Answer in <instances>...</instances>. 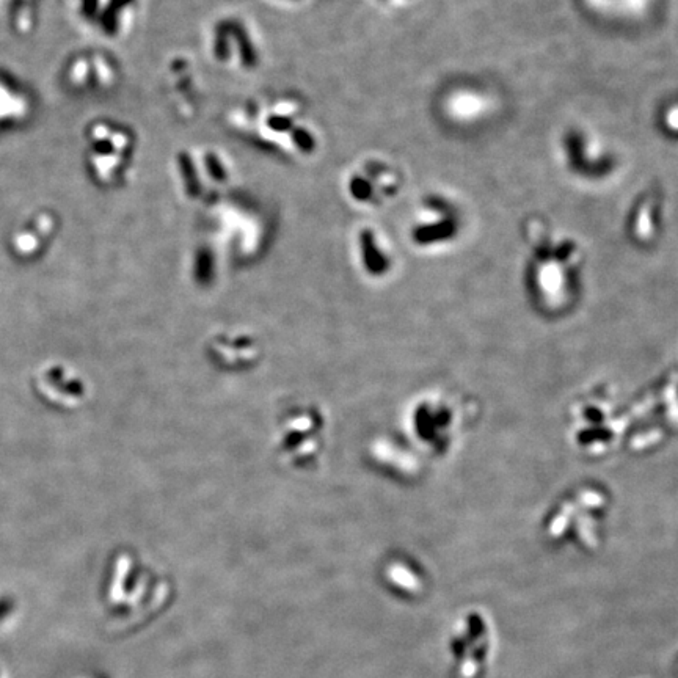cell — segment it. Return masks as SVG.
Instances as JSON below:
<instances>
[{"label":"cell","instance_id":"cell-1","mask_svg":"<svg viewBox=\"0 0 678 678\" xmlns=\"http://www.w3.org/2000/svg\"><path fill=\"white\" fill-rule=\"evenodd\" d=\"M322 424H324V421H322L319 413H316V410L313 412L310 409H303L299 410V412L291 413V416H288V420L281 427V451H285L283 454H286L288 457L289 454H292L291 460L296 463L300 443H302V449H300L302 451L300 452L302 463L311 460L310 456L316 459L318 452H314L303 438L307 437L310 440H318L319 432L324 431Z\"/></svg>","mask_w":678,"mask_h":678},{"label":"cell","instance_id":"cell-2","mask_svg":"<svg viewBox=\"0 0 678 678\" xmlns=\"http://www.w3.org/2000/svg\"><path fill=\"white\" fill-rule=\"evenodd\" d=\"M562 153L567 154V165L570 170L580 175H595V173L609 172L608 168L598 164L600 159H608V154L605 153L606 148L598 137L589 134L583 129L578 131H570L562 139Z\"/></svg>","mask_w":678,"mask_h":678},{"label":"cell","instance_id":"cell-3","mask_svg":"<svg viewBox=\"0 0 678 678\" xmlns=\"http://www.w3.org/2000/svg\"><path fill=\"white\" fill-rule=\"evenodd\" d=\"M495 109L492 96L478 88H459L446 98V115L454 123L474 124L485 120Z\"/></svg>","mask_w":678,"mask_h":678},{"label":"cell","instance_id":"cell-4","mask_svg":"<svg viewBox=\"0 0 678 678\" xmlns=\"http://www.w3.org/2000/svg\"><path fill=\"white\" fill-rule=\"evenodd\" d=\"M584 4L597 15L616 19H636L646 15L652 0H584Z\"/></svg>","mask_w":678,"mask_h":678},{"label":"cell","instance_id":"cell-5","mask_svg":"<svg viewBox=\"0 0 678 678\" xmlns=\"http://www.w3.org/2000/svg\"><path fill=\"white\" fill-rule=\"evenodd\" d=\"M16 605L10 597L0 592V628L10 627L15 619Z\"/></svg>","mask_w":678,"mask_h":678},{"label":"cell","instance_id":"cell-6","mask_svg":"<svg viewBox=\"0 0 678 678\" xmlns=\"http://www.w3.org/2000/svg\"><path fill=\"white\" fill-rule=\"evenodd\" d=\"M661 123H663V128L666 131L678 134V104L669 107L668 110H664Z\"/></svg>","mask_w":678,"mask_h":678},{"label":"cell","instance_id":"cell-7","mask_svg":"<svg viewBox=\"0 0 678 678\" xmlns=\"http://www.w3.org/2000/svg\"><path fill=\"white\" fill-rule=\"evenodd\" d=\"M0 678H10V675H8L7 669L0 664Z\"/></svg>","mask_w":678,"mask_h":678}]
</instances>
